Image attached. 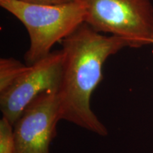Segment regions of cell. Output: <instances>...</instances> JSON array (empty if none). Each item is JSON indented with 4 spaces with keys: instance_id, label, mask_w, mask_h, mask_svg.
Instances as JSON below:
<instances>
[{
    "instance_id": "cell-1",
    "label": "cell",
    "mask_w": 153,
    "mask_h": 153,
    "mask_svg": "<svg viewBox=\"0 0 153 153\" xmlns=\"http://www.w3.org/2000/svg\"><path fill=\"white\" fill-rule=\"evenodd\" d=\"M61 42L64 60L58 91L60 120L107 136L106 126L91 110V97L102 79L107 58L129 47V43L117 36L99 33L86 23Z\"/></svg>"
},
{
    "instance_id": "cell-2",
    "label": "cell",
    "mask_w": 153,
    "mask_h": 153,
    "mask_svg": "<svg viewBox=\"0 0 153 153\" xmlns=\"http://www.w3.org/2000/svg\"><path fill=\"white\" fill-rule=\"evenodd\" d=\"M0 5L19 19L27 30L29 48L24 55L30 66L52 51L62 41L85 23L86 9L82 0L58 5H41L19 0H5Z\"/></svg>"
},
{
    "instance_id": "cell-3",
    "label": "cell",
    "mask_w": 153,
    "mask_h": 153,
    "mask_svg": "<svg viewBox=\"0 0 153 153\" xmlns=\"http://www.w3.org/2000/svg\"><path fill=\"white\" fill-rule=\"evenodd\" d=\"M85 23L99 33L126 40L129 47L153 44V6L150 0H82Z\"/></svg>"
},
{
    "instance_id": "cell-4",
    "label": "cell",
    "mask_w": 153,
    "mask_h": 153,
    "mask_svg": "<svg viewBox=\"0 0 153 153\" xmlns=\"http://www.w3.org/2000/svg\"><path fill=\"white\" fill-rule=\"evenodd\" d=\"M64 54L62 50L52 51L24 72L4 92L0 94L3 117L14 125L26 108L39 95L60 89Z\"/></svg>"
},
{
    "instance_id": "cell-5",
    "label": "cell",
    "mask_w": 153,
    "mask_h": 153,
    "mask_svg": "<svg viewBox=\"0 0 153 153\" xmlns=\"http://www.w3.org/2000/svg\"><path fill=\"white\" fill-rule=\"evenodd\" d=\"M58 91L38 96L13 125L15 153H50L60 120Z\"/></svg>"
},
{
    "instance_id": "cell-6",
    "label": "cell",
    "mask_w": 153,
    "mask_h": 153,
    "mask_svg": "<svg viewBox=\"0 0 153 153\" xmlns=\"http://www.w3.org/2000/svg\"><path fill=\"white\" fill-rule=\"evenodd\" d=\"M28 69V65L12 57L0 59V94L14 85Z\"/></svg>"
},
{
    "instance_id": "cell-7",
    "label": "cell",
    "mask_w": 153,
    "mask_h": 153,
    "mask_svg": "<svg viewBox=\"0 0 153 153\" xmlns=\"http://www.w3.org/2000/svg\"><path fill=\"white\" fill-rule=\"evenodd\" d=\"M0 153H15L13 125L4 117L0 120Z\"/></svg>"
},
{
    "instance_id": "cell-8",
    "label": "cell",
    "mask_w": 153,
    "mask_h": 153,
    "mask_svg": "<svg viewBox=\"0 0 153 153\" xmlns=\"http://www.w3.org/2000/svg\"><path fill=\"white\" fill-rule=\"evenodd\" d=\"M24 2L41 5H58L71 2L76 0H19Z\"/></svg>"
},
{
    "instance_id": "cell-9",
    "label": "cell",
    "mask_w": 153,
    "mask_h": 153,
    "mask_svg": "<svg viewBox=\"0 0 153 153\" xmlns=\"http://www.w3.org/2000/svg\"><path fill=\"white\" fill-rule=\"evenodd\" d=\"M5 1V0H0V1Z\"/></svg>"
},
{
    "instance_id": "cell-10",
    "label": "cell",
    "mask_w": 153,
    "mask_h": 153,
    "mask_svg": "<svg viewBox=\"0 0 153 153\" xmlns=\"http://www.w3.org/2000/svg\"><path fill=\"white\" fill-rule=\"evenodd\" d=\"M152 153H153V152H152Z\"/></svg>"
}]
</instances>
